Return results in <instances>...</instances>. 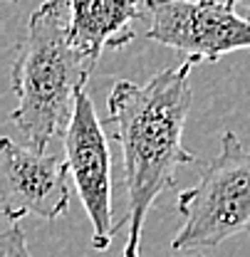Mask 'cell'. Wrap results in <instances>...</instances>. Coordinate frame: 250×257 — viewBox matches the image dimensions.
<instances>
[{"label": "cell", "mask_w": 250, "mask_h": 257, "mask_svg": "<svg viewBox=\"0 0 250 257\" xmlns=\"http://www.w3.org/2000/svg\"><path fill=\"white\" fill-rule=\"evenodd\" d=\"M228 3H233V5H240V8L250 10V0H228Z\"/></svg>", "instance_id": "9"}, {"label": "cell", "mask_w": 250, "mask_h": 257, "mask_svg": "<svg viewBox=\"0 0 250 257\" xmlns=\"http://www.w3.org/2000/svg\"><path fill=\"white\" fill-rule=\"evenodd\" d=\"M69 166L60 156L18 146L10 139L0 141V200L8 220L18 223L25 215L55 220L69 208L67 188Z\"/></svg>", "instance_id": "6"}, {"label": "cell", "mask_w": 250, "mask_h": 257, "mask_svg": "<svg viewBox=\"0 0 250 257\" xmlns=\"http://www.w3.org/2000/svg\"><path fill=\"white\" fill-rule=\"evenodd\" d=\"M193 188L179 193L176 210L184 225L171 250H208L225 240L250 235V149L233 131L220 139L216 159L201 161Z\"/></svg>", "instance_id": "3"}, {"label": "cell", "mask_w": 250, "mask_h": 257, "mask_svg": "<svg viewBox=\"0 0 250 257\" xmlns=\"http://www.w3.org/2000/svg\"><path fill=\"white\" fill-rule=\"evenodd\" d=\"M69 0H45L28 20L13 62L15 109L13 124L28 146L47 151L50 141L64 136L77 94L87 87L92 62L69 37Z\"/></svg>", "instance_id": "2"}, {"label": "cell", "mask_w": 250, "mask_h": 257, "mask_svg": "<svg viewBox=\"0 0 250 257\" xmlns=\"http://www.w3.org/2000/svg\"><path fill=\"white\" fill-rule=\"evenodd\" d=\"M64 161L74 178L77 193L92 223V247L107 250L114 232L124 225L114 223L112 215V154L104 124L97 119L94 104L87 89L74 101L72 121L62 136Z\"/></svg>", "instance_id": "5"}, {"label": "cell", "mask_w": 250, "mask_h": 257, "mask_svg": "<svg viewBox=\"0 0 250 257\" xmlns=\"http://www.w3.org/2000/svg\"><path fill=\"white\" fill-rule=\"evenodd\" d=\"M193 67L184 60L179 67L156 72L146 84L117 79L107 96V124L112 126V139L122 146L129 193L124 257H139L146 213L161 193L174 188L176 171L188 163H201L181 144L193 101Z\"/></svg>", "instance_id": "1"}, {"label": "cell", "mask_w": 250, "mask_h": 257, "mask_svg": "<svg viewBox=\"0 0 250 257\" xmlns=\"http://www.w3.org/2000/svg\"><path fill=\"white\" fill-rule=\"evenodd\" d=\"M151 25L146 37L176 50L184 60L218 62L250 47V20L228 0H146Z\"/></svg>", "instance_id": "4"}, {"label": "cell", "mask_w": 250, "mask_h": 257, "mask_svg": "<svg viewBox=\"0 0 250 257\" xmlns=\"http://www.w3.org/2000/svg\"><path fill=\"white\" fill-rule=\"evenodd\" d=\"M0 257H32L28 250L25 232L18 223H13L0 235Z\"/></svg>", "instance_id": "8"}, {"label": "cell", "mask_w": 250, "mask_h": 257, "mask_svg": "<svg viewBox=\"0 0 250 257\" xmlns=\"http://www.w3.org/2000/svg\"><path fill=\"white\" fill-rule=\"evenodd\" d=\"M141 3L146 0H69L72 42L92 62H99L107 47H124L136 37L131 23L141 18Z\"/></svg>", "instance_id": "7"}]
</instances>
